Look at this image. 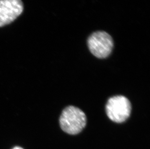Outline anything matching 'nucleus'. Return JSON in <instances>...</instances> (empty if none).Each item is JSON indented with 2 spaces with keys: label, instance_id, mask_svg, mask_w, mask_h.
I'll return each mask as SVG.
<instances>
[{
  "label": "nucleus",
  "instance_id": "nucleus-4",
  "mask_svg": "<svg viewBox=\"0 0 150 149\" xmlns=\"http://www.w3.org/2000/svg\"><path fill=\"white\" fill-rule=\"evenodd\" d=\"M21 0H0V27L10 24L23 13Z\"/></svg>",
  "mask_w": 150,
  "mask_h": 149
},
{
  "label": "nucleus",
  "instance_id": "nucleus-1",
  "mask_svg": "<svg viewBox=\"0 0 150 149\" xmlns=\"http://www.w3.org/2000/svg\"><path fill=\"white\" fill-rule=\"evenodd\" d=\"M59 122L63 131L69 135H76L86 127V115L79 108L70 105L63 110Z\"/></svg>",
  "mask_w": 150,
  "mask_h": 149
},
{
  "label": "nucleus",
  "instance_id": "nucleus-2",
  "mask_svg": "<svg viewBox=\"0 0 150 149\" xmlns=\"http://www.w3.org/2000/svg\"><path fill=\"white\" fill-rule=\"evenodd\" d=\"M130 102L122 96H114L108 100L105 107L106 114L111 121L122 123L126 121L131 112Z\"/></svg>",
  "mask_w": 150,
  "mask_h": 149
},
{
  "label": "nucleus",
  "instance_id": "nucleus-5",
  "mask_svg": "<svg viewBox=\"0 0 150 149\" xmlns=\"http://www.w3.org/2000/svg\"><path fill=\"white\" fill-rule=\"evenodd\" d=\"M13 149H23V148H21V147H15V148H13Z\"/></svg>",
  "mask_w": 150,
  "mask_h": 149
},
{
  "label": "nucleus",
  "instance_id": "nucleus-3",
  "mask_svg": "<svg viewBox=\"0 0 150 149\" xmlns=\"http://www.w3.org/2000/svg\"><path fill=\"white\" fill-rule=\"evenodd\" d=\"M91 53L97 58L104 59L110 54L113 48V39L107 32L98 31L91 34L88 39Z\"/></svg>",
  "mask_w": 150,
  "mask_h": 149
}]
</instances>
